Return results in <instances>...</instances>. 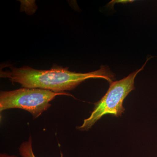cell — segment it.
<instances>
[{
	"label": "cell",
	"mask_w": 157,
	"mask_h": 157,
	"mask_svg": "<svg viewBox=\"0 0 157 157\" xmlns=\"http://www.w3.org/2000/svg\"><path fill=\"white\" fill-rule=\"evenodd\" d=\"M9 68V70H1V78H9L11 82L19 83L23 87L42 89L56 93L74 89L89 78H103L110 84L115 78L114 74L105 66L87 73L72 72L69 68L62 67L46 70H36L26 66L21 68L11 66Z\"/></svg>",
	"instance_id": "cell-1"
},
{
	"label": "cell",
	"mask_w": 157,
	"mask_h": 157,
	"mask_svg": "<svg viewBox=\"0 0 157 157\" xmlns=\"http://www.w3.org/2000/svg\"><path fill=\"white\" fill-rule=\"evenodd\" d=\"M148 59L143 67L124 78L113 82L105 95L95 104L89 117L86 119L81 126L76 128L81 131H88L104 116L110 114L119 117L124 112L123 104L129 93L135 90V79L137 74L143 70Z\"/></svg>",
	"instance_id": "cell-2"
},
{
	"label": "cell",
	"mask_w": 157,
	"mask_h": 157,
	"mask_svg": "<svg viewBox=\"0 0 157 157\" xmlns=\"http://www.w3.org/2000/svg\"><path fill=\"white\" fill-rule=\"evenodd\" d=\"M59 95L73 97L66 92L56 93L40 88L22 87L14 90L1 91L0 112L17 108L28 111L34 119L37 118L51 106V101Z\"/></svg>",
	"instance_id": "cell-3"
},
{
	"label": "cell",
	"mask_w": 157,
	"mask_h": 157,
	"mask_svg": "<svg viewBox=\"0 0 157 157\" xmlns=\"http://www.w3.org/2000/svg\"><path fill=\"white\" fill-rule=\"evenodd\" d=\"M20 155L21 157H36L34 154L33 149L32 139L30 136L28 140L23 142L19 147ZM60 157H63V153H60Z\"/></svg>",
	"instance_id": "cell-4"
},
{
	"label": "cell",
	"mask_w": 157,
	"mask_h": 157,
	"mask_svg": "<svg viewBox=\"0 0 157 157\" xmlns=\"http://www.w3.org/2000/svg\"><path fill=\"white\" fill-rule=\"evenodd\" d=\"M0 157H17V156L14 155H9L6 153L1 154Z\"/></svg>",
	"instance_id": "cell-5"
}]
</instances>
